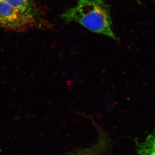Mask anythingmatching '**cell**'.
Listing matches in <instances>:
<instances>
[{
	"label": "cell",
	"instance_id": "1",
	"mask_svg": "<svg viewBox=\"0 0 155 155\" xmlns=\"http://www.w3.org/2000/svg\"><path fill=\"white\" fill-rule=\"evenodd\" d=\"M61 17L65 22H76L95 33L119 39L113 31L110 7L104 0H78Z\"/></svg>",
	"mask_w": 155,
	"mask_h": 155
},
{
	"label": "cell",
	"instance_id": "2",
	"mask_svg": "<svg viewBox=\"0 0 155 155\" xmlns=\"http://www.w3.org/2000/svg\"><path fill=\"white\" fill-rule=\"evenodd\" d=\"M21 14L31 27L48 26L41 9L34 0H5Z\"/></svg>",
	"mask_w": 155,
	"mask_h": 155
},
{
	"label": "cell",
	"instance_id": "3",
	"mask_svg": "<svg viewBox=\"0 0 155 155\" xmlns=\"http://www.w3.org/2000/svg\"><path fill=\"white\" fill-rule=\"evenodd\" d=\"M0 27L15 31H24L32 28L27 20L5 0H0Z\"/></svg>",
	"mask_w": 155,
	"mask_h": 155
},
{
	"label": "cell",
	"instance_id": "4",
	"mask_svg": "<svg viewBox=\"0 0 155 155\" xmlns=\"http://www.w3.org/2000/svg\"><path fill=\"white\" fill-rule=\"evenodd\" d=\"M155 146L154 134H150L144 141L137 145V155H155Z\"/></svg>",
	"mask_w": 155,
	"mask_h": 155
},
{
	"label": "cell",
	"instance_id": "5",
	"mask_svg": "<svg viewBox=\"0 0 155 155\" xmlns=\"http://www.w3.org/2000/svg\"><path fill=\"white\" fill-rule=\"evenodd\" d=\"M77 155H91L87 154H84Z\"/></svg>",
	"mask_w": 155,
	"mask_h": 155
}]
</instances>
